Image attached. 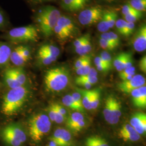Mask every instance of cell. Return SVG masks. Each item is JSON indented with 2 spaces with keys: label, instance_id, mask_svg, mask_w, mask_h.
<instances>
[{
  "label": "cell",
  "instance_id": "4316f807",
  "mask_svg": "<svg viewBox=\"0 0 146 146\" xmlns=\"http://www.w3.org/2000/svg\"><path fill=\"white\" fill-rule=\"evenodd\" d=\"M62 103L63 104L67 107L68 108L72 109L76 111L79 112H84V111L81 110L77 104L73 100L71 95H66L62 98Z\"/></svg>",
  "mask_w": 146,
  "mask_h": 146
},
{
  "label": "cell",
  "instance_id": "e575fe53",
  "mask_svg": "<svg viewBox=\"0 0 146 146\" xmlns=\"http://www.w3.org/2000/svg\"><path fill=\"white\" fill-rule=\"evenodd\" d=\"M100 91L99 89L93 90V99L92 101V110H96L100 104Z\"/></svg>",
  "mask_w": 146,
  "mask_h": 146
},
{
  "label": "cell",
  "instance_id": "f5cc1de1",
  "mask_svg": "<svg viewBox=\"0 0 146 146\" xmlns=\"http://www.w3.org/2000/svg\"><path fill=\"white\" fill-rule=\"evenodd\" d=\"M134 11L135 9L133 8L131 5L129 4H127L122 7L121 9V13L123 15L125 16Z\"/></svg>",
  "mask_w": 146,
  "mask_h": 146
},
{
  "label": "cell",
  "instance_id": "f546056e",
  "mask_svg": "<svg viewBox=\"0 0 146 146\" xmlns=\"http://www.w3.org/2000/svg\"><path fill=\"white\" fill-rule=\"evenodd\" d=\"M129 5L135 10L139 11H145L146 0H130Z\"/></svg>",
  "mask_w": 146,
  "mask_h": 146
},
{
  "label": "cell",
  "instance_id": "9f6ffc18",
  "mask_svg": "<svg viewBox=\"0 0 146 146\" xmlns=\"http://www.w3.org/2000/svg\"><path fill=\"white\" fill-rule=\"evenodd\" d=\"M55 106L56 109L58 110V112L62 115L66 119H67V111L63 107L62 105L57 104V103H55Z\"/></svg>",
  "mask_w": 146,
  "mask_h": 146
},
{
  "label": "cell",
  "instance_id": "83f0119b",
  "mask_svg": "<svg viewBox=\"0 0 146 146\" xmlns=\"http://www.w3.org/2000/svg\"><path fill=\"white\" fill-rule=\"evenodd\" d=\"M37 59L38 61L43 65H49L52 62H55L57 58L51 55L46 54L41 52L37 53Z\"/></svg>",
  "mask_w": 146,
  "mask_h": 146
},
{
  "label": "cell",
  "instance_id": "db71d44e",
  "mask_svg": "<svg viewBox=\"0 0 146 146\" xmlns=\"http://www.w3.org/2000/svg\"><path fill=\"white\" fill-rule=\"evenodd\" d=\"M75 82L78 86L84 87V88H86V90H88L91 88V87L92 86V84H89L88 82L84 81V80H78V78H76L75 80Z\"/></svg>",
  "mask_w": 146,
  "mask_h": 146
},
{
  "label": "cell",
  "instance_id": "836d02e7",
  "mask_svg": "<svg viewBox=\"0 0 146 146\" xmlns=\"http://www.w3.org/2000/svg\"><path fill=\"white\" fill-rule=\"evenodd\" d=\"M139 88L135 89L133 90L130 94L131 95L133 103L134 105L137 108H142L140 94V91H139Z\"/></svg>",
  "mask_w": 146,
  "mask_h": 146
},
{
  "label": "cell",
  "instance_id": "d4e9b609",
  "mask_svg": "<svg viewBox=\"0 0 146 146\" xmlns=\"http://www.w3.org/2000/svg\"><path fill=\"white\" fill-rule=\"evenodd\" d=\"M92 44L90 35L87 37L85 42L83 43L80 47L75 48V52L80 56L86 55L92 50Z\"/></svg>",
  "mask_w": 146,
  "mask_h": 146
},
{
  "label": "cell",
  "instance_id": "7402d4cb",
  "mask_svg": "<svg viewBox=\"0 0 146 146\" xmlns=\"http://www.w3.org/2000/svg\"><path fill=\"white\" fill-rule=\"evenodd\" d=\"M128 55V52H122L117 55L115 58L113 65L118 72H121L125 69V60Z\"/></svg>",
  "mask_w": 146,
  "mask_h": 146
},
{
  "label": "cell",
  "instance_id": "816d5d0a",
  "mask_svg": "<svg viewBox=\"0 0 146 146\" xmlns=\"http://www.w3.org/2000/svg\"><path fill=\"white\" fill-rule=\"evenodd\" d=\"M21 53L23 57L26 58L28 60L31 57V51L27 47L21 46Z\"/></svg>",
  "mask_w": 146,
  "mask_h": 146
},
{
  "label": "cell",
  "instance_id": "e0dca14e",
  "mask_svg": "<svg viewBox=\"0 0 146 146\" xmlns=\"http://www.w3.org/2000/svg\"><path fill=\"white\" fill-rule=\"evenodd\" d=\"M85 146H110L109 143L104 137L99 135L88 137L84 142Z\"/></svg>",
  "mask_w": 146,
  "mask_h": 146
},
{
  "label": "cell",
  "instance_id": "f35d334b",
  "mask_svg": "<svg viewBox=\"0 0 146 146\" xmlns=\"http://www.w3.org/2000/svg\"><path fill=\"white\" fill-rule=\"evenodd\" d=\"M99 44L101 48H102L104 50H113L116 48L114 45H113L111 43L101 38H100Z\"/></svg>",
  "mask_w": 146,
  "mask_h": 146
},
{
  "label": "cell",
  "instance_id": "6da1fadb",
  "mask_svg": "<svg viewBox=\"0 0 146 146\" xmlns=\"http://www.w3.org/2000/svg\"><path fill=\"white\" fill-rule=\"evenodd\" d=\"M30 91L25 86L11 89L5 95L2 104V112L7 116L18 113L26 103Z\"/></svg>",
  "mask_w": 146,
  "mask_h": 146
},
{
  "label": "cell",
  "instance_id": "ba28073f",
  "mask_svg": "<svg viewBox=\"0 0 146 146\" xmlns=\"http://www.w3.org/2000/svg\"><path fill=\"white\" fill-rule=\"evenodd\" d=\"M145 85V78L141 75L135 74L131 80L120 82L117 87L121 92L126 94H130L133 90Z\"/></svg>",
  "mask_w": 146,
  "mask_h": 146
},
{
  "label": "cell",
  "instance_id": "7a4b0ae2",
  "mask_svg": "<svg viewBox=\"0 0 146 146\" xmlns=\"http://www.w3.org/2000/svg\"><path fill=\"white\" fill-rule=\"evenodd\" d=\"M28 133L20 124L11 123L0 128V141L5 146H25Z\"/></svg>",
  "mask_w": 146,
  "mask_h": 146
},
{
  "label": "cell",
  "instance_id": "03108f58",
  "mask_svg": "<svg viewBox=\"0 0 146 146\" xmlns=\"http://www.w3.org/2000/svg\"><path fill=\"white\" fill-rule=\"evenodd\" d=\"M0 27H1V26H0Z\"/></svg>",
  "mask_w": 146,
  "mask_h": 146
},
{
  "label": "cell",
  "instance_id": "30bf717a",
  "mask_svg": "<svg viewBox=\"0 0 146 146\" xmlns=\"http://www.w3.org/2000/svg\"><path fill=\"white\" fill-rule=\"evenodd\" d=\"M134 49L137 52H143L146 49V26L142 24L136 31L132 39Z\"/></svg>",
  "mask_w": 146,
  "mask_h": 146
},
{
  "label": "cell",
  "instance_id": "ee69618b",
  "mask_svg": "<svg viewBox=\"0 0 146 146\" xmlns=\"http://www.w3.org/2000/svg\"><path fill=\"white\" fill-rule=\"evenodd\" d=\"M78 80H84L87 82H88L89 84L93 85L94 84H96L98 81V78L97 77H92L89 76L88 75H86L84 76H78V78H76Z\"/></svg>",
  "mask_w": 146,
  "mask_h": 146
},
{
  "label": "cell",
  "instance_id": "2e32d148",
  "mask_svg": "<svg viewBox=\"0 0 146 146\" xmlns=\"http://www.w3.org/2000/svg\"><path fill=\"white\" fill-rule=\"evenodd\" d=\"M11 49L9 46L0 42V67L3 66L9 61Z\"/></svg>",
  "mask_w": 146,
  "mask_h": 146
},
{
  "label": "cell",
  "instance_id": "6f0895ef",
  "mask_svg": "<svg viewBox=\"0 0 146 146\" xmlns=\"http://www.w3.org/2000/svg\"><path fill=\"white\" fill-rule=\"evenodd\" d=\"M94 64H95L96 67V66H101V65H104V66H107L108 68H110V69L111 68L109 67L104 62V61L102 60V58H100V56H96V58H94Z\"/></svg>",
  "mask_w": 146,
  "mask_h": 146
},
{
  "label": "cell",
  "instance_id": "60d3db41",
  "mask_svg": "<svg viewBox=\"0 0 146 146\" xmlns=\"http://www.w3.org/2000/svg\"><path fill=\"white\" fill-rule=\"evenodd\" d=\"M141 98L142 109H145L146 107V85L139 88Z\"/></svg>",
  "mask_w": 146,
  "mask_h": 146
},
{
  "label": "cell",
  "instance_id": "bcb514c9",
  "mask_svg": "<svg viewBox=\"0 0 146 146\" xmlns=\"http://www.w3.org/2000/svg\"><path fill=\"white\" fill-rule=\"evenodd\" d=\"M134 30H135L134 23L127 22L123 36L126 37L129 36L131 34H133Z\"/></svg>",
  "mask_w": 146,
  "mask_h": 146
},
{
  "label": "cell",
  "instance_id": "6125c7cd",
  "mask_svg": "<svg viewBox=\"0 0 146 146\" xmlns=\"http://www.w3.org/2000/svg\"><path fill=\"white\" fill-rule=\"evenodd\" d=\"M77 1H78V2L81 3V4H82L83 5H86V3L89 2V0H76Z\"/></svg>",
  "mask_w": 146,
  "mask_h": 146
},
{
  "label": "cell",
  "instance_id": "74e56055",
  "mask_svg": "<svg viewBox=\"0 0 146 146\" xmlns=\"http://www.w3.org/2000/svg\"><path fill=\"white\" fill-rule=\"evenodd\" d=\"M127 22H126L125 20L123 19H119L116 21L115 26L116 27V29L117 30L118 32L122 35H124L125 27L127 26Z\"/></svg>",
  "mask_w": 146,
  "mask_h": 146
},
{
  "label": "cell",
  "instance_id": "11a10c76",
  "mask_svg": "<svg viewBox=\"0 0 146 146\" xmlns=\"http://www.w3.org/2000/svg\"><path fill=\"white\" fill-rule=\"evenodd\" d=\"M139 68L141 71L145 74L146 73V55L143 56L141 58L139 62Z\"/></svg>",
  "mask_w": 146,
  "mask_h": 146
},
{
  "label": "cell",
  "instance_id": "94428289",
  "mask_svg": "<svg viewBox=\"0 0 146 146\" xmlns=\"http://www.w3.org/2000/svg\"><path fill=\"white\" fill-rule=\"evenodd\" d=\"M4 17H3V16L2 15V14L0 12V26H1L3 24V23H4Z\"/></svg>",
  "mask_w": 146,
  "mask_h": 146
},
{
  "label": "cell",
  "instance_id": "4fadbf2b",
  "mask_svg": "<svg viewBox=\"0 0 146 146\" xmlns=\"http://www.w3.org/2000/svg\"><path fill=\"white\" fill-rule=\"evenodd\" d=\"M113 96H108L106 99L104 107L103 110V114L104 119L110 124L115 125L119 122V119L116 118L113 115L112 110V101Z\"/></svg>",
  "mask_w": 146,
  "mask_h": 146
},
{
  "label": "cell",
  "instance_id": "c3c4849f",
  "mask_svg": "<svg viewBox=\"0 0 146 146\" xmlns=\"http://www.w3.org/2000/svg\"><path fill=\"white\" fill-rule=\"evenodd\" d=\"M54 106H55V115L54 122H55V123H56L58 124L62 123L64 122V121L66 120V118L58 112V110L56 108L55 103H54Z\"/></svg>",
  "mask_w": 146,
  "mask_h": 146
},
{
  "label": "cell",
  "instance_id": "cb8c5ba5",
  "mask_svg": "<svg viewBox=\"0 0 146 146\" xmlns=\"http://www.w3.org/2000/svg\"><path fill=\"white\" fill-rule=\"evenodd\" d=\"M11 73L17 80L22 86H25L27 78L24 71L20 68H9Z\"/></svg>",
  "mask_w": 146,
  "mask_h": 146
},
{
  "label": "cell",
  "instance_id": "ffe728a7",
  "mask_svg": "<svg viewBox=\"0 0 146 146\" xmlns=\"http://www.w3.org/2000/svg\"><path fill=\"white\" fill-rule=\"evenodd\" d=\"M4 80L6 85L10 89L16 88L22 86L12 75L9 69H8L4 74Z\"/></svg>",
  "mask_w": 146,
  "mask_h": 146
},
{
  "label": "cell",
  "instance_id": "b9f144b4",
  "mask_svg": "<svg viewBox=\"0 0 146 146\" xmlns=\"http://www.w3.org/2000/svg\"><path fill=\"white\" fill-rule=\"evenodd\" d=\"M72 95V97L73 100L75 101V102L79 106V107L84 111V108L82 106V95L80 92H75L73 93Z\"/></svg>",
  "mask_w": 146,
  "mask_h": 146
},
{
  "label": "cell",
  "instance_id": "91938a15",
  "mask_svg": "<svg viewBox=\"0 0 146 146\" xmlns=\"http://www.w3.org/2000/svg\"><path fill=\"white\" fill-rule=\"evenodd\" d=\"M31 1L34 2H36V3H41V2H44L53 1L54 0H31Z\"/></svg>",
  "mask_w": 146,
  "mask_h": 146
},
{
  "label": "cell",
  "instance_id": "7c38bea8",
  "mask_svg": "<svg viewBox=\"0 0 146 146\" xmlns=\"http://www.w3.org/2000/svg\"><path fill=\"white\" fill-rule=\"evenodd\" d=\"M119 135L123 140L128 142H136L141 139V135L129 123H125L121 127Z\"/></svg>",
  "mask_w": 146,
  "mask_h": 146
},
{
  "label": "cell",
  "instance_id": "5bb4252c",
  "mask_svg": "<svg viewBox=\"0 0 146 146\" xmlns=\"http://www.w3.org/2000/svg\"><path fill=\"white\" fill-rule=\"evenodd\" d=\"M56 25L62 28L69 37L75 31V26L71 19L66 16H61Z\"/></svg>",
  "mask_w": 146,
  "mask_h": 146
},
{
  "label": "cell",
  "instance_id": "52a82bcc",
  "mask_svg": "<svg viewBox=\"0 0 146 146\" xmlns=\"http://www.w3.org/2000/svg\"><path fill=\"white\" fill-rule=\"evenodd\" d=\"M104 13L102 8L94 6L84 9L79 14V22L84 26H90L98 22L102 19Z\"/></svg>",
  "mask_w": 146,
  "mask_h": 146
},
{
  "label": "cell",
  "instance_id": "8d00e7d4",
  "mask_svg": "<svg viewBox=\"0 0 146 146\" xmlns=\"http://www.w3.org/2000/svg\"><path fill=\"white\" fill-rule=\"evenodd\" d=\"M54 33L55 34L56 36L58 37L59 39L62 40H66L68 38V37H69L67 34L63 30L62 28L58 26L57 25H56L54 28Z\"/></svg>",
  "mask_w": 146,
  "mask_h": 146
},
{
  "label": "cell",
  "instance_id": "8992f818",
  "mask_svg": "<svg viewBox=\"0 0 146 146\" xmlns=\"http://www.w3.org/2000/svg\"><path fill=\"white\" fill-rule=\"evenodd\" d=\"M7 36L14 42H35L38 39L37 29L33 25L13 28L8 32Z\"/></svg>",
  "mask_w": 146,
  "mask_h": 146
},
{
  "label": "cell",
  "instance_id": "277c9868",
  "mask_svg": "<svg viewBox=\"0 0 146 146\" xmlns=\"http://www.w3.org/2000/svg\"><path fill=\"white\" fill-rule=\"evenodd\" d=\"M69 80V71L64 67L51 68L47 71L44 77L46 88L52 93L60 92L66 88Z\"/></svg>",
  "mask_w": 146,
  "mask_h": 146
},
{
  "label": "cell",
  "instance_id": "d590c367",
  "mask_svg": "<svg viewBox=\"0 0 146 146\" xmlns=\"http://www.w3.org/2000/svg\"><path fill=\"white\" fill-rule=\"evenodd\" d=\"M110 27L108 26L106 18L104 13V15H103L102 19L100 20L99 23H98V29L100 32L104 33L106 32H108V31L110 30Z\"/></svg>",
  "mask_w": 146,
  "mask_h": 146
},
{
  "label": "cell",
  "instance_id": "9a60e30c",
  "mask_svg": "<svg viewBox=\"0 0 146 146\" xmlns=\"http://www.w3.org/2000/svg\"><path fill=\"white\" fill-rule=\"evenodd\" d=\"M9 60L16 66H22L28 61L21 54V46L16 47L13 51H11Z\"/></svg>",
  "mask_w": 146,
  "mask_h": 146
},
{
  "label": "cell",
  "instance_id": "f6af8a7d",
  "mask_svg": "<svg viewBox=\"0 0 146 146\" xmlns=\"http://www.w3.org/2000/svg\"><path fill=\"white\" fill-rule=\"evenodd\" d=\"M135 68L133 66H131L129 68H125L122 71L120 72V74H119V76H120V78L122 79V78H125L128 75H129L131 74H135Z\"/></svg>",
  "mask_w": 146,
  "mask_h": 146
},
{
  "label": "cell",
  "instance_id": "f1b7e54d",
  "mask_svg": "<svg viewBox=\"0 0 146 146\" xmlns=\"http://www.w3.org/2000/svg\"><path fill=\"white\" fill-rule=\"evenodd\" d=\"M104 15L106 18L108 26L110 29L115 26L116 21H117V14L114 11H104Z\"/></svg>",
  "mask_w": 146,
  "mask_h": 146
},
{
  "label": "cell",
  "instance_id": "f907efd6",
  "mask_svg": "<svg viewBox=\"0 0 146 146\" xmlns=\"http://www.w3.org/2000/svg\"><path fill=\"white\" fill-rule=\"evenodd\" d=\"M89 35V34H87L83 36L80 37L78 38H77L73 43V45L75 47V48H77L78 47H80L83 43L85 42V41L87 40Z\"/></svg>",
  "mask_w": 146,
  "mask_h": 146
},
{
  "label": "cell",
  "instance_id": "9c48e42d",
  "mask_svg": "<svg viewBox=\"0 0 146 146\" xmlns=\"http://www.w3.org/2000/svg\"><path fill=\"white\" fill-rule=\"evenodd\" d=\"M58 146H73V137L70 133L64 128H57L50 137Z\"/></svg>",
  "mask_w": 146,
  "mask_h": 146
},
{
  "label": "cell",
  "instance_id": "1f68e13d",
  "mask_svg": "<svg viewBox=\"0 0 146 146\" xmlns=\"http://www.w3.org/2000/svg\"><path fill=\"white\" fill-rule=\"evenodd\" d=\"M91 68V58H89L86 62L75 70L78 76H81L87 75L89 73Z\"/></svg>",
  "mask_w": 146,
  "mask_h": 146
},
{
  "label": "cell",
  "instance_id": "484cf974",
  "mask_svg": "<svg viewBox=\"0 0 146 146\" xmlns=\"http://www.w3.org/2000/svg\"><path fill=\"white\" fill-rule=\"evenodd\" d=\"M100 38L108 41V42L114 45L116 47H118L120 44L119 37L114 32L110 31L101 34Z\"/></svg>",
  "mask_w": 146,
  "mask_h": 146
},
{
  "label": "cell",
  "instance_id": "3957f363",
  "mask_svg": "<svg viewBox=\"0 0 146 146\" xmlns=\"http://www.w3.org/2000/svg\"><path fill=\"white\" fill-rule=\"evenodd\" d=\"M52 122L48 115L38 113L32 116L28 121V135L35 143H38L49 133Z\"/></svg>",
  "mask_w": 146,
  "mask_h": 146
},
{
  "label": "cell",
  "instance_id": "ac0fdd59",
  "mask_svg": "<svg viewBox=\"0 0 146 146\" xmlns=\"http://www.w3.org/2000/svg\"><path fill=\"white\" fill-rule=\"evenodd\" d=\"M78 90L82 95V102L84 108L89 110H92V101L93 99V90H89L78 89Z\"/></svg>",
  "mask_w": 146,
  "mask_h": 146
},
{
  "label": "cell",
  "instance_id": "be15d7a7",
  "mask_svg": "<svg viewBox=\"0 0 146 146\" xmlns=\"http://www.w3.org/2000/svg\"><path fill=\"white\" fill-rule=\"evenodd\" d=\"M47 146H58V145H56V143L55 142L50 140V142L48 144Z\"/></svg>",
  "mask_w": 146,
  "mask_h": 146
},
{
  "label": "cell",
  "instance_id": "44dd1931",
  "mask_svg": "<svg viewBox=\"0 0 146 146\" xmlns=\"http://www.w3.org/2000/svg\"><path fill=\"white\" fill-rule=\"evenodd\" d=\"M38 52L44 53L58 58L60 55V51L58 48L55 46L51 44H44L40 47Z\"/></svg>",
  "mask_w": 146,
  "mask_h": 146
},
{
  "label": "cell",
  "instance_id": "ab89813d",
  "mask_svg": "<svg viewBox=\"0 0 146 146\" xmlns=\"http://www.w3.org/2000/svg\"><path fill=\"white\" fill-rule=\"evenodd\" d=\"M100 58H102V60L104 61V62L111 68V64H112V58L109 52L107 51H104L101 53L100 54Z\"/></svg>",
  "mask_w": 146,
  "mask_h": 146
},
{
  "label": "cell",
  "instance_id": "680465c9",
  "mask_svg": "<svg viewBox=\"0 0 146 146\" xmlns=\"http://www.w3.org/2000/svg\"><path fill=\"white\" fill-rule=\"evenodd\" d=\"M97 70L100 72H106L107 71H108L110 69L108 68L107 66H104V65H101V66H96Z\"/></svg>",
  "mask_w": 146,
  "mask_h": 146
},
{
  "label": "cell",
  "instance_id": "7dc6e473",
  "mask_svg": "<svg viewBox=\"0 0 146 146\" xmlns=\"http://www.w3.org/2000/svg\"><path fill=\"white\" fill-rule=\"evenodd\" d=\"M85 125H86L85 120H81V121H79L78 123H76L75 125H74L70 131H72L74 133H78L79 131H81L82 129H84Z\"/></svg>",
  "mask_w": 146,
  "mask_h": 146
},
{
  "label": "cell",
  "instance_id": "4dcf8cb0",
  "mask_svg": "<svg viewBox=\"0 0 146 146\" xmlns=\"http://www.w3.org/2000/svg\"><path fill=\"white\" fill-rule=\"evenodd\" d=\"M142 16H143L142 12L135 10L131 12V13L124 16V19H125V20L127 22L134 23L142 18Z\"/></svg>",
  "mask_w": 146,
  "mask_h": 146
},
{
  "label": "cell",
  "instance_id": "681fc988",
  "mask_svg": "<svg viewBox=\"0 0 146 146\" xmlns=\"http://www.w3.org/2000/svg\"><path fill=\"white\" fill-rule=\"evenodd\" d=\"M55 115V106L54 103L50 104L48 108V117L51 122H54Z\"/></svg>",
  "mask_w": 146,
  "mask_h": 146
},
{
  "label": "cell",
  "instance_id": "d6a6232c",
  "mask_svg": "<svg viewBox=\"0 0 146 146\" xmlns=\"http://www.w3.org/2000/svg\"><path fill=\"white\" fill-rule=\"evenodd\" d=\"M112 110L113 115L115 117L120 119L122 113H121V106L119 101L116 99L113 96V101H112Z\"/></svg>",
  "mask_w": 146,
  "mask_h": 146
},
{
  "label": "cell",
  "instance_id": "5b68a950",
  "mask_svg": "<svg viewBox=\"0 0 146 146\" xmlns=\"http://www.w3.org/2000/svg\"><path fill=\"white\" fill-rule=\"evenodd\" d=\"M60 16V11L52 6L44 7L38 11L37 22L45 36H50L53 34L54 28Z\"/></svg>",
  "mask_w": 146,
  "mask_h": 146
},
{
  "label": "cell",
  "instance_id": "d6986e66",
  "mask_svg": "<svg viewBox=\"0 0 146 146\" xmlns=\"http://www.w3.org/2000/svg\"><path fill=\"white\" fill-rule=\"evenodd\" d=\"M84 120V115L81 112L75 111L70 115L66 121V126L69 129L71 130L73 127L79 121Z\"/></svg>",
  "mask_w": 146,
  "mask_h": 146
},
{
  "label": "cell",
  "instance_id": "7bdbcfd3",
  "mask_svg": "<svg viewBox=\"0 0 146 146\" xmlns=\"http://www.w3.org/2000/svg\"><path fill=\"white\" fill-rule=\"evenodd\" d=\"M89 58H90L89 56L84 55V56H81L80 58H78L74 64V68L75 69V70L81 67L84 64L87 62V61Z\"/></svg>",
  "mask_w": 146,
  "mask_h": 146
},
{
  "label": "cell",
  "instance_id": "e7e4bbea",
  "mask_svg": "<svg viewBox=\"0 0 146 146\" xmlns=\"http://www.w3.org/2000/svg\"><path fill=\"white\" fill-rule=\"evenodd\" d=\"M104 1H107V2H112L114 1H115V0H104Z\"/></svg>",
  "mask_w": 146,
  "mask_h": 146
},
{
  "label": "cell",
  "instance_id": "8fae6325",
  "mask_svg": "<svg viewBox=\"0 0 146 146\" xmlns=\"http://www.w3.org/2000/svg\"><path fill=\"white\" fill-rule=\"evenodd\" d=\"M140 135L146 132V114L144 113L137 112L131 117L129 123Z\"/></svg>",
  "mask_w": 146,
  "mask_h": 146
},
{
  "label": "cell",
  "instance_id": "603a6c76",
  "mask_svg": "<svg viewBox=\"0 0 146 146\" xmlns=\"http://www.w3.org/2000/svg\"><path fill=\"white\" fill-rule=\"evenodd\" d=\"M62 5L64 9L71 11H78L84 7L76 0H63Z\"/></svg>",
  "mask_w": 146,
  "mask_h": 146
}]
</instances>
